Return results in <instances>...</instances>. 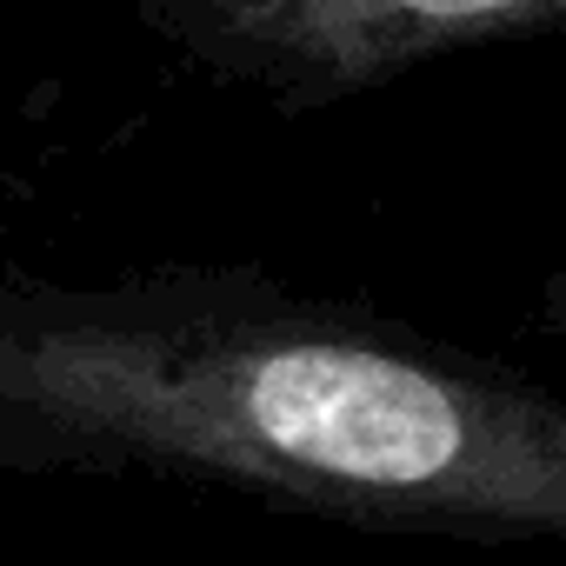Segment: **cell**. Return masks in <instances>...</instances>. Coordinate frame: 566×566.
Segmentation results:
<instances>
[{
  "label": "cell",
  "mask_w": 566,
  "mask_h": 566,
  "mask_svg": "<svg viewBox=\"0 0 566 566\" xmlns=\"http://www.w3.org/2000/svg\"><path fill=\"white\" fill-rule=\"evenodd\" d=\"M0 480H174L354 533L566 539V394L260 266L0 280Z\"/></svg>",
  "instance_id": "obj_1"
},
{
  "label": "cell",
  "mask_w": 566,
  "mask_h": 566,
  "mask_svg": "<svg viewBox=\"0 0 566 566\" xmlns=\"http://www.w3.org/2000/svg\"><path fill=\"white\" fill-rule=\"evenodd\" d=\"M28 193H34V187H28V180H21L14 167H0V240H8V233H14V220H21V207H28Z\"/></svg>",
  "instance_id": "obj_4"
},
{
  "label": "cell",
  "mask_w": 566,
  "mask_h": 566,
  "mask_svg": "<svg viewBox=\"0 0 566 566\" xmlns=\"http://www.w3.org/2000/svg\"><path fill=\"white\" fill-rule=\"evenodd\" d=\"M140 14L273 107H327L473 48L566 41V0H140Z\"/></svg>",
  "instance_id": "obj_2"
},
{
  "label": "cell",
  "mask_w": 566,
  "mask_h": 566,
  "mask_svg": "<svg viewBox=\"0 0 566 566\" xmlns=\"http://www.w3.org/2000/svg\"><path fill=\"white\" fill-rule=\"evenodd\" d=\"M533 314H539V334L566 340V266H553V273H546V287H539Z\"/></svg>",
  "instance_id": "obj_3"
}]
</instances>
